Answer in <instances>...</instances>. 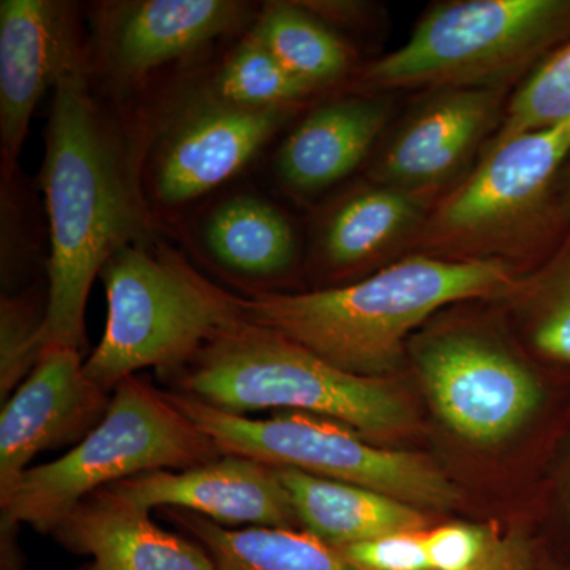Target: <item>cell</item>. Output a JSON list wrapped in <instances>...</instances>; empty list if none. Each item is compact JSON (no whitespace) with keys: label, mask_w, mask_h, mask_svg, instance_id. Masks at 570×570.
I'll return each instance as SVG.
<instances>
[{"label":"cell","mask_w":570,"mask_h":570,"mask_svg":"<svg viewBox=\"0 0 570 570\" xmlns=\"http://www.w3.org/2000/svg\"><path fill=\"white\" fill-rule=\"evenodd\" d=\"M41 189L50 223L43 354L81 351L94 279L124 246L151 238L140 154L108 118L91 86L82 45L52 89Z\"/></svg>","instance_id":"1"},{"label":"cell","mask_w":570,"mask_h":570,"mask_svg":"<svg viewBox=\"0 0 570 570\" xmlns=\"http://www.w3.org/2000/svg\"><path fill=\"white\" fill-rule=\"evenodd\" d=\"M523 279L501 261L407 254L346 285L239 296L246 321L266 326L347 373L387 377L407 337L442 307L509 296Z\"/></svg>","instance_id":"2"},{"label":"cell","mask_w":570,"mask_h":570,"mask_svg":"<svg viewBox=\"0 0 570 570\" xmlns=\"http://www.w3.org/2000/svg\"><path fill=\"white\" fill-rule=\"evenodd\" d=\"M174 376L176 392L228 414L305 412L343 423L365 439L393 436L412 425L407 401L387 377L347 373L246 318L217 333Z\"/></svg>","instance_id":"3"},{"label":"cell","mask_w":570,"mask_h":570,"mask_svg":"<svg viewBox=\"0 0 570 570\" xmlns=\"http://www.w3.org/2000/svg\"><path fill=\"white\" fill-rule=\"evenodd\" d=\"M570 39V0H448L397 50L367 63L352 92L508 91Z\"/></svg>","instance_id":"4"},{"label":"cell","mask_w":570,"mask_h":570,"mask_svg":"<svg viewBox=\"0 0 570 570\" xmlns=\"http://www.w3.org/2000/svg\"><path fill=\"white\" fill-rule=\"evenodd\" d=\"M100 277L107 324L85 373L107 393L145 367L176 373L217 333L245 318L239 296L153 236L119 249Z\"/></svg>","instance_id":"5"},{"label":"cell","mask_w":570,"mask_h":570,"mask_svg":"<svg viewBox=\"0 0 570 570\" xmlns=\"http://www.w3.org/2000/svg\"><path fill=\"white\" fill-rule=\"evenodd\" d=\"M224 453L179 411L168 392L124 379L102 420L61 459L28 469L2 508V535L20 524L55 532L82 499L122 480L184 471Z\"/></svg>","instance_id":"6"},{"label":"cell","mask_w":570,"mask_h":570,"mask_svg":"<svg viewBox=\"0 0 570 570\" xmlns=\"http://www.w3.org/2000/svg\"><path fill=\"white\" fill-rule=\"evenodd\" d=\"M569 154L570 121L483 149L428 213L409 254L520 266L568 225L557 186Z\"/></svg>","instance_id":"7"},{"label":"cell","mask_w":570,"mask_h":570,"mask_svg":"<svg viewBox=\"0 0 570 570\" xmlns=\"http://www.w3.org/2000/svg\"><path fill=\"white\" fill-rule=\"evenodd\" d=\"M168 395L224 455L365 487L419 509H449L459 501L456 487L433 461L417 453L376 448L335 420L295 411L253 419L228 414L184 393Z\"/></svg>","instance_id":"8"},{"label":"cell","mask_w":570,"mask_h":570,"mask_svg":"<svg viewBox=\"0 0 570 570\" xmlns=\"http://www.w3.org/2000/svg\"><path fill=\"white\" fill-rule=\"evenodd\" d=\"M420 379L439 417L464 441L493 445L527 425L542 392L504 344L471 328L431 333L415 348Z\"/></svg>","instance_id":"9"},{"label":"cell","mask_w":570,"mask_h":570,"mask_svg":"<svg viewBox=\"0 0 570 570\" xmlns=\"http://www.w3.org/2000/svg\"><path fill=\"white\" fill-rule=\"evenodd\" d=\"M292 111L239 107L208 86L190 94L168 112L140 163L149 197L165 209L200 200L238 175Z\"/></svg>","instance_id":"10"},{"label":"cell","mask_w":570,"mask_h":570,"mask_svg":"<svg viewBox=\"0 0 570 570\" xmlns=\"http://www.w3.org/2000/svg\"><path fill=\"white\" fill-rule=\"evenodd\" d=\"M505 94L491 89L428 92L379 153L371 181L436 205L497 135L508 105Z\"/></svg>","instance_id":"11"},{"label":"cell","mask_w":570,"mask_h":570,"mask_svg":"<svg viewBox=\"0 0 570 570\" xmlns=\"http://www.w3.org/2000/svg\"><path fill=\"white\" fill-rule=\"evenodd\" d=\"M238 0H110L94 7L92 58L118 89L254 22Z\"/></svg>","instance_id":"12"},{"label":"cell","mask_w":570,"mask_h":570,"mask_svg":"<svg viewBox=\"0 0 570 570\" xmlns=\"http://www.w3.org/2000/svg\"><path fill=\"white\" fill-rule=\"evenodd\" d=\"M110 397L86 376L81 351L45 352L0 412V504L9 501L43 450L82 439L102 420Z\"/></svg>","instance_id":"13"},{"label":"cell","mask_w":570,"mask_h":570,"mask_svg":"<svg viewBox=\"0 0 570 570\" xmlns=\"http://www.w3.org/2000/svg\"><path fill=\"white\" fill-rule=\"evenodd\" d=\"M73 7L55 0L0 2V151L18 168L33 111L80 45Z\"/></svg>","instance_id":"14"},{"label":"cell","mask_w":570,"mask_h":570,"mask_svg":"<svg viewBox=\"0 0 570 570\" xmlns=\"http://www.w3.org/2000/svg\"><path fill=\"white\" fill-rule=\"evenodd\" d=\"M115 487L141 508L186 510L223 527H298L279 468L246 456L223 455L184 471L149 472Z\"/></svg>","instance_id":"15"},{"label":"cell","mask_w":570,"mask_h":570,"mask_svg":"<svg viewBox=\"0 0 570 570\" xmlns=\"http://www.w3.org/2000/svg\"><path fill=\"white\" fill-rule=\"evenodd\" d=\"M52 534L91 557L85 570H216L200 543L160 530L148 509L115 485L82 499Z\"/></svg>","instance_id":"16"},{"label":"cell","mask_w":570,"mask_h":570,"mask_svg":"<svg viewBox=\"0 0 570 570\" xmlns=\"http://www.w3.org/2000/svg\"><path fill=\"white\" fill-rule=\"evenodd\" d=\"M392 104L385 94H355L307 112L276 154L285 189L311 197L346 179L366 159L387 127Z\"/></svg>","instance_id":"17"},{"label":"cell","mask_w":570,"mask_h":570,"mask_svg":"<svg viewBox=\"0 0 570 570\" xmlns=\"http://www.w3.org/2000/svg\"><path fill=\"white\" fill-rule=\"evenodd\" d=\"M433 205L417 195L373 183L356 187L324 213L313 236L314 261L347 276L411 249Z\"/></svg>","instance_id":"18"},{"label":"cell","mask_w":570,"mask_h":570,"mask_svg":"<svg viewBox=\"0 0 570 570\" xmlns=\"http://www.w3.org/2000/svg\"><path fill=\"white\" fill-rule=\"evenodd\" d=\"M279 474L299 527L335 549L400 532H425L422 509L389 494L294 468H279Z\"/></svg>","instance_id":"19"},{"label":"cell","mask_w":570,"mask_h":570,"mask_svg":"<svg viewBox=\"0 0 570 570\" xmlns=\"http://www.w3.org/2000/svg\"><path fill=\"white\" fill-rule=\"evenodd\" d=\"M200 243L214 264L247 281L287 275L299 257L298 235L288 217L250 193L217 200L202 220Z\"/></svg>","instance_id":"20"},{"label":"cell","mask_w":570,"mask_h":570,"mask_svg":"<svg viewBox=\"0 0 570 570\" xmlns=\"http://www.w3.org/2000/svg\"><path fill=\"white\" fill-rule=\"evenodd\" d=\"M171 515L208 551L216 570H360L335 547L303 530H234L186 510Z\"/></svg>","instance_id":"21"},{"label":"cell","mask_w":570,"mask_h":570,"mask_svg":"<svg viewBox=\"0 0 570 570\" xmlns=\"http://www.w3.org/2000/svg\"><path fill=\"white\" fill-rule=\"evenodd\" d=\"M249 32L296 80L317 92L347 77L355 52L302 2H266Z\"/></svg>","instance_id":"22"},{"label":"cell","mask_w":570,"mask_h":570,"mask_svg":"<svg viewBox=\"0 0 570 570\" xmlns=\"http://www.w3.org/2000/svg\"><path fill=\"white\" fill-rule=\"evenodd\" d=\"M208 88L227 102L258 110H294L317 94L292 77L249 31L228 52Z\"/></svg>","instance_id":"23"},{"label":"cell","mask_w":570,"mask_h":570,"mask_svg":"<svg viewBox=\"0 0 570 570\" xmlns=\"http://www.w3.org/2000/svg\"><path fill=\"white\" fill-rule=\"evenodd\" d=\"M524 332L543 358L570 366V236L513 292Z\"/></svg>","instance_id":"24"},{"label":"cell","mask_w":570,"mask_h":570,"mask_svg":"<svg viewBox=\"0 0 570 570\" xmlns=\"http://www.w3.org/2000/svg\"><path fill=\"white\" fill-rule=\"evenodd\" d=\"M570 121V39L524 78L505 105L490 146Z\"/></svg>","instance_id":"25"},{"label":"cell","mask_w":570,"mask_h":570,"mask_svg":"<svg viewBox=\"0 0 570 570\" xmlns=\"http://www.w3.org/2000/svg\"><path fill=\"white\" fill-rule=\"evenodd\" d=\"M47 306L33 296H2L0 302V397L7 401L43 355Z\"/></svg>","instance_id":"26"},{"label":"cell","mask_w":570,"mask_h":570,"mask_svg":"<svg viewBox=\"0 0 570 570\" xmlns=\"http://www.w3.org/2000/svg\"><path fill=\"white\" fill-rule=\"evenodd\" d=\"M425 532H400L337 550L360 570H433L428 560Z\"/></svg>","instance_id":"27"},{"label":"cell","mask_w":570,"mask_h":570,"mask_svg":"<svg viewBox=\"0 0 570 570\" xmlns=\"http://www.w3.org/2000/svg\"><path fill=\"white\" fill-rule=\"evenodd\" d=\"M489 530L471 524H445L425 532L428 560L433 570H469L485 549Z\"/></svg>","instance_id":"28"},{"label":"cell","mask_w":570,"mask_h":570,"mask_svg":"<svg viewBox=\"0 0 570 570\" xmlns=\"http://www.w3.org/2000/svg\"><path fill=\"white\" fill-rule=\"evenodd\" d=\"M469 570H532L530 543L520 532L489 530L485 549Z\"/></svg>","instance_id":"29"},{"label":"cell","mask_w":570,"mask_h":570,"mask_svg":"<svg viewBox=\"0 0 570 570\" xmlns=\"http://www.w3.org/2000/svg\"><path fill=\"white\" fill-rule=\"evenodd\" d=\"M557 193L562 217H564L566 224L570 225V154L564 165H562Z\"/></svg>","instance_id":"30"},{"label":"cell","mask_w":570,"mask_h":570,"mask_svg":"<svg viewBox=\"0 0 570 570\" xmlns=\"http://www.w3.org/2000/svg\"><path fill=\"white\" fill-rule=\"evenodd\" d=\"M560 498L562 513H564V519L568 520L570 524V449L568 456H566L564 464H562Z\"/></svg>","instance_id":"31"}]
</instances>
